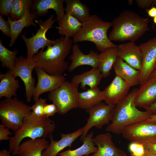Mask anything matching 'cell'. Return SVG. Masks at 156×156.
I'll list each match as a JSON object with an SVG mask.
<instances>
[{
    "label": "cell",
    "mask_w": 156,
    "mask_h": 156,
    "mask_svg": "<svg viewBox=\"0 0 156 156\" xmlns=\"http://www.w3.org/2000/svg\"><path fill=\"white\" fill-rule=\"evenodd\" d=\"M92 140L98 150L92 156H127L125 152L116 146L109 132L99 134Z\"/></svg>",
    "instance_id": "ac0fdd59"
},
{
    "label": "cell",
    "mask_w": 156,
    "mask_h": 156,
    "mask_svg": "<svg viewBox=\"0 0 156 156\" xmlns=\"http://www.w3.org/2000/svg\"><path fill=\"white\" fill-rule=\"evenodd\" d=\"M73 43L70 38L62 36L55 43L47 47L45 51L40 50L34 55L37 67L51 75H62L68 67L64 60L70 52Z\"/></svg>",
    "instance_id": "3957f363"
},
{
    "label": "cell",
    "mask_w": 156,
    "mask_h": 156,
    "mask_svg": "<svg viewBox=\"0 0 156 156\" xmlns=\"http://www.w3.org/2000/svg\"><path fill=\"white\" fill-rule=\"evenodd\" d=\"M31 106L16 97L1 100L0 119L2 124L15 132L21 127L24 119L31 113Z\"/></svg>",
    "instance_id": "8992f818"
},
{
    "label": "cell",
    "mask_w": 156,
    "mask_h": 156,
    "mask_svg": "<svg viewBox=\"0 0 156 156\" xmlns=\"http://www.w3.org/2000/svg\"><path fill=\"white\" fill-rule=\"evenodd\" d=\"M54 14H51L44 21L41 20L35 22L39 25L40 28L37 30L36 34L32 37L27 38L25 34L21 35L20 36L26 44L27 49V57L29 59L31 58L37 54L38 51L41 49L43 50L45 47L55 43L57 39L51 40L48 39L46 37V33L48 30L53 27L56 19H54Z\"/></svg>",
    "instance_id": "ba28073f"
},
{
    "label": "cell",
    "mask_w": 156,
    "mask_h": 156,
    "mask_svg": "<svg viewBox=\"0 0 156 156\" xmlns=\"http://www.w3.org/2000/svg\"><path fill=\"white\" fill-rule=\"evenodd\" d=\"M64 0H33L31 9L35 14V19L46 15L49 9H53L56 15V20L58 21L65 14L63 3Z\"/></svg>",
    "instance_id": "d6986e66"
},
{
    "label": "cell",
    "mask_w": 156,
    "mask_h": 156,
    "mask_svg": "<svg viewBox=\"0 0 156 156\" xmlns=\"http://www.w3.org/2000/svg\"><path fill=\"white\" fill-rule=\"evenodd\" d=\"M113 68L116 75L121 77L131 86L140 84V70L133 68L118 57Z\"/></svg>",
    "instance_id": "44dd1931"
},
{
    "label": "cell",
    "mask_w": 156,
    "mask_h": 156,
    "mask_svg": "<svg viewBox=\"0 0 156 156\" xmlns=\"http://www.w3.org/2000/svg\"><path fill=\"white\" fill-rule=\"evenodd\" d=\"M121 134L131 142L144 144L156 143V122L149 118L133 124L124 128Z\"/></svg>",
    "instance_id": "9c48e42d"
},
{
    "label": "cell",
    "mask_w": 156,
    "mask_h": 156,
    "mask_svg": "<svg viewBox=\"0 0 156 156\" xmlns=\"http://www.w3.org/2000/svg\"><path fill=\"white\" fill-rule=\"evenodd\" d=\"M131 86L116 75L111 83L102 91L103 99L106 104L115 105L128 94Z\"/></svg>",
    "instance_id": "5bb4252c"
},
{
    "label": "cell",
    "mask_w": 156,
    "mask_h": 156,
    "mask_svg": "<svg viewBox=\"0 0 156 156\" xmlns=\"http://www.w3.org/2000/svg\"><path fill=\"white\" fill-rule=\"evenodd\" d=\"M118 56L134 68L140 70L142 64V54L139 47L131 42L118 45Z\"/></svg>",
    "instance_id": "9a60e30c"
},
{
    "label": "cell",
    "mask_w": 156,
    "mask_h": 156,
    "mask_svg": "<svg viewBox=\"0 0 156 156\" xmlns=\"http://www.w3.org/2000/svg\"><path fill=\"white\" fill-rule=\"evenodd\" d=\"M5 126L3 125L0 124V141L2 140H10V138L9 135H12V133L10 131L9 129Z\"/></svg>",
    "instance_id": "74e56055"
},
{
    "label": "cell",
    "mask_w": 156,
    "mask_h": 156,
    "mask_svg": "<svg viewBox=\"0 0 156 156\" xmlns=\"http://www.w3.org/2000/svg\"><path fill=\"white\" fill-rule=\"evenodd\" d=\"M48 141L45 138L29 139L19 145L18 155L19 156H43V151L49 145Z\"/></svg>",
    "instance_id": "7402d4cb"
},
{
    "label": "cell",
    "mask_w": 156,
    "mask_h": 156,
    "mask_svg": "<svg viewBox=\"0 0 156 156\" xmlns=\"http://www.w3.org/2000/svg\"><path fill=\"white\" fill-rule=\"evenodd\" d=\"M103 77L98 68L94 67L88 71L75 75L71 79L70 82L78 86L80 83V88L83 90L86 89L87 86L90 89H94L98 87Z\"/></svg>",
    "instance_id": "cb8c5ba5"
},
{
    "label": "cell",
    "mask_w": 156,
    "mask_h": 156,
    "mask_svg": "<svg viewBox=\"0 0 156 156\" xmlns=\"http://www.w3.org/2000/svg\"><path fill=\"white\" fill-rule=\"evenodd\" d=\"M112 26L111 22L103 21L97 15L92 14L82 23L79 31L74 37L73 42H92L101 52L111 48L117 47L109 39L107 32Z\"/></svg>",
    "instance_id": "5b68a950"
},
{
    "label": "cell",
    "mask_w": 156,
    "mask_h": 156,
    "mask_svg": "<svg viewBox=\"0 0 156 156\" xmlns=\"http://www.w3.org/2000/svg\"><path fill=\"white\" fill-rule=\"evenodd\" d=\"M14 75L9 70L5 74L0 73V98L4 97L12 98L17 96L18 89L20 87L19 81L15 79Z\"/></svg>",
    "instance_id": "484cf974"
},
{
    "label": "cell",
    "mask_w": 156,
    "mask_h": 156,
    "mask_svg": "<svg viewBox=\"0 0 156 156\" xmlns=\"http://www.w3.org/2000/svg\"><path fill=\"white\" fill-rule=\"evenodd\" d=\"M13 0H0V14L6 16L8 17L10 16L12 8Z\"/></svg>",
    "instance_id": "e575fe53"
},
{
    "label": "cell",
    "mask_w": 156,
    "mask_h": 156,
    "mask_svg": "<svg viewBox=\"0 0 156 156\" xmlns=\"http://www.w3.org/2000/svg\"><path fill=\"white\" fill-rule=\"evenodd\" d=\"M149 119L151 120L156 122V114H151Z\"/></svg>",
    "instance_id": "ee69618b"
},
{
    "label": "cell",
    "mask_w": 156,
    "mask_h": 156,
    "mask_svg": "<svg viewBox=\"0 0 156 156\" xmlns=\"http://www.w3.org/2000/svg\"><path fill=\"white\" fill-rule=\"evenodd\" d=\"M149 18L132 10L122 11L111 22L112 29L108 35L111 41L134 42L149 30Z\"/></svg>",
    "instance_id": "6da1fadb"
},
{
    "label": "cell",
    "mask_w": 156,
    "mask_h": 156,
    "mask_svg": "<svg viewBox=\"0 0 156 156\" xmlns=\"http://www.w3.org/2000/svg\"><path fill=\"white\" fill-rule=\"evenodd\" d=\"M133 0H129L128 1V3H129V5H132L133 3Z\"/></svg>",
    "instance_id": "7dc6e473"
},
{
    "label": "cell",
    "mask_w": 156,
    "mask_h": 156,
    "mask_svg": "<svg viewBox=\"0 0 156 156\" xmlns=\"http://www.w3.org/2000/svg\"><path fill=\"white\" fill-rule=\"evenodd\" d=\"M136 107L147 108L156 101V78L150 77L143 83L136 92L135 97Z\"/></svg>",
    "instance_id": "2e32d148"
},
{
    "label": "cell",
    "mask_w": 156,
    "mask_h": 156,
    "mask_svg": "<svg viewBox=\"0 0 156 156\" xmlns=\"http://www.w3.org/2000/svg\"><path fill=\"white\" fill-rule=\"evenodd\" d=\"M17 53L16 50L11 51L6 48L0 40V60L3 67L7 68L10 71L13 70L15 67Z\"/></svg>",
    "instance_id": "4dcf8cb0"
},
{
    "label": "cell",
    "mask_w": 156,
    "mask_h": 156,
    "mask_svg": "<svg viewBox=\"0 0 156 156\" xmlns=\"http://www.w3.org/2000/svg\"><path fill=\"white\" fill-rule=\"evenodd\" d=\"M138 89H133L115 105L111 122L105 129L107 132L120 134L125 127L149 118L150 114L139 110L135 104V97Z\"/></svg>",
    "instance_id": "7a4b0ae2"
},
{
    "label": "cell",
    "mask_w": 156,
    "mask_h": 156,
    "mask_svg": "<svg viewBox=\"0 0 156 156\" xmlns=\"http://www.w3.org/2000/svg\"><path fill=\"white\" fill-rule=\"evenodd\" d=\"M153 0H136L137 5L141 8H146L149 7L152 4Z\"/></svg>",
    "instance_id": "ab89813d"
},
{
    "label": "cell",
    "mask_w": 156,
    "mask_h": 156,
    "mask_svg": "<svg viewBox=\"0 0 156 156\" xmlns=\"http://www.w3.org/2000/svg\"><path fill=\"white\" fill-rule=\"evenodd\" d=\"M57 29L58 33L66 38L74 37L80 30L82 23L72 15L66 14L63 18L58 21Z\"/></svg>",
    "instance_id": "d4e9b609"
},
{
    "label": "cell",
    "mask_w": 156,
    "mask_h": 156,
    "mask_svg": "<svg viewBox=\"0 0 156 156\" xmlns=\"http://www.w3.org/2000/svg\"><path fill=\"white\" fill-rule=\"evenodd\" d=\"M47 104L46 99L39 98L35 102V103L31 106L32 110L31 114L34 116L41 117L43 116L44 109V106Z\"/></svg>",
    "instance_id": "d6a6232c"
},
{
    "label": "cell",
    "mask_w": 156,
    "mask_h": 156,
    "mask_svg": "<svg viewBox=\"0 0 156 156\" xmlns=\"http://www.w3.org/2000/svg\"><path fill=\"white\" fill-rule=\"evenodd\" d=\"M148 15L151 17L154 18L156 16V7L153 6L147 11Z\"/></svg>",
    "instance_id": "b9f144b4"
},
{
    "label": "cell",
    "mask_w": 156,
    "mask_h": 156,
    "mask_svg": "<svg viewBox=\"0 0 156 156\" xmlns=\"http://www.w3.org/2000/svg\"><path fill=\"white\" fill-rule=\"evenodd\" d=\"M129 148L132 156H144L145 151L143 144L136 142H131Z\"/></svg>",
    "instance_id": "836d02e7"
},
{
    "label": "cell",
    "mask_w": 156,
    "mask_h": 156,
    "mask_svg": "<svg viewBox=\"0 0 156 156\" xmlns=\"http://www.w3.org/2000/svg\"><path fill=\"white\" fill-rule=\"evenodd\" d=\"M103 100L102 91L98 87L88 89L79 94L78 108L88 109L101 102Z\"/></svg>",
    "instance_id": "83f0119b"
},
{
    "label": "cell",
    "mask_w": 156,
    "mask_h": 156,
    "mask_svg": "<svg viewBox=\"0 0 156 156\" xmlns=\"http://www.w3.org/2000/svg\"><path fill=\"white\" fill-rule=\"evenodd\" d=\"M130 156H132L130 155ZM144 156H156V155H153L152 154H149L148 153H145V155H144Z\"/></svg>",
    "instance_id": "bcb514c9"
},
{
    "label": "cell",
    "mask_w": 156,
    "mask_h": 156,
    "mask_svg": "<svg viewBox=\"0 0 156 156\" xmlns=\"http://www.w3.org/2000/svg\"><path fill=\"white\" fill-rule=\"evenodd\" d=\"M3 16L0 14V29L3 34L10 38L11 30L10 24L8 21L4 20Z\"/></svg>",
    "instance_id": "d590c367"
},
{
    "label": "cell",
    "mask_w": 156,
    "mask_h": 156,
    "mask_svg": "<svg viewBox=\"0 0 156 156\" xmlns=\"http://www.w3.org/2000/svg\"><path fill=\"white\" fill-rule=\"evenodd\" d=\"M35 14L34 12L31 13V10L26 12L20 19L12 20L10 16L8 17L7 21L10 24L11 30L10 42L9 47H12L22 30L25 27L33 25L36 26L34 21Z\"/></svg>",
    "instance_id": "603a6c76"
},
{
    "label": "cell",
    "mask_w": 156,
    "mask_h": 156,
    "mask_svg": "<svg viewBox=\"0 0 156 156\" xmlns=\"http://www.w3.org/2000/svg\"><path fill=\"white\" fill-rule=\"evenodd\" d=\"M11 151L6 149H4L0 151V156H11Z\"/></svg>",
    "instance_id": "7bdbcfd3"
},
{
    "label": "cell",
    "mask_w": 156,
    "mask_h": 156,
    "mask_svg": "<svg viewBox=\"0 0 156 156\" xmlns=\"http://www.w3.org/2000/svg\"><path fill=\"white\" fill-rule=\"evenodd\" d=\"M37 67L34 55L31 59L22 56L17 57L14 69L10 71L16 78L19 77L24 83L25 89L26 101L30 102L35 88V81L32 76L33 70Z\"/></svg>",
    "instance_id": "30bf717a"
},
{
    "label": "cell",
    "mask_w": 156,
    "mask_h": 156,
    "mask_svg": "<svg viewBox=\"0 0 156 156\" xmlns=\"http://www.w3.org/2000/svg\"><path fill=\"white\" fill-rule=\"evenodd\" d=\"M66 3L64 11L66 14H70L79 22L83 23L90 16L87 6L79 0H64Z\"/></svg>",
    "instance_id": "f1b7e54d"
},
{
    "label": "cell",
    "mask_w": 156,
    "mask_h": 156,
    "mask_svg": "<svg viewBox=\"0 0 156 156\" xmlns=\"http://www.w3.org/2000/svg\"><path fill=\"white\" fill-rule=\"evenodd\" d=\"M156 69V65H155V69Z\"/></svg>",
    "instance_id": "816d5d0a"
},
{
    "label": "cell",
    "mask_w": 156,
    "mask_h": 156,
    "mask_svg": "<svg viewBox=\"0 0 156 156\" xmlns=\"http://www.w3.org/2000/svg\"><path fill=\"white\" fill-rule=\"evenodd\" d=\"M72 49V53L70 57L72 62L68 68V71L71 72L77 67L84 65L90 66L92 68L98 67L99 58L97 53L91 50L88 54H85L77 44L73 45Z\"/></svg>",
    "instance_id": "e0dca14e"
},
{
    "label": "cell",
    "mask_w": 156,
    "mask_h": 156,
    "mask_svg": "<svg viewBox=\"0 0 156 156\" xmlns=\"http://www.w3.org/2000/svg\"><path fill=\"white\" fill-rule=\"evenodd\" d=\"M83 156H90L89 155V154H88V155H84Z\"/></svg>",
    "instance_id": "f907efd6"
},
{
    "label": "cell",
    "mask_w": 156,
    "mask_h": 156,
    "mask_svg": "<svg viewBox=\"0 0 156 156\" xmlns=\"http://www.w3.org/2000/svg\"><path fill=\"white\" fill-rule=\"evenodd\" d=\"M23 122L21 127L14 133V135L9 141V150L13 155H18L19 146L24 139L45 138L52 133L55 128V123L49 118L34 116L31 112L24 119Z\"/></svg>",
    "instance_id": "277c9868"
},
{
    "label": "cell",
    "mask_w": 156,
    "mask_h": 156,
    "mask_svg": "<svg viewBox=\"0 0 156 156\" xmlns=\"http://www.w3.org/2000/svg\"><path fill=\"white\" fill-rule=\"evenodd\" d=\"M145 109L146 111L149 112L151 114H156V101Z\"/></svg>",
    "instance_id": "60d3db41"
},
{
    "label": "cell",
    "mask_w": 156,
    "mask_h": 156,
    "mask_svg": "<svg viewBox=\"0 0 156 156\" xmlns=\"http://www.w3.org/2000/svg\"><path fill=\"white\" fill-rule=\"evenodd\" d=\"M152 4L156 7V0H153Z\"/></svg>",
    "instance_id": "c3c4849f"
},
{
    "label": "cell",
    "mask_w": 156,
    "mask_h": 156,
    "mask_svg": "<svg viewBox=\"0 0 156 156\" xmlns=\"http://www.w3.org/2000/svg\"><path fill=\"white\" fill-rule=\"evenodd\" d=\"M150 77L156 78V69H155L152 73Z\"/></svg>",
    "instance_id": "f6af8a7d"
},
{
    "label": "cell",
    "mask_w": 156,
    "mask_h": 156,
    "mask_svg": "<svg viewBox=\"0 0 156 156\" xmlns=\"http://www.w3.org/2000/svg\"><path fill=\"white\" fill-rule=\"evenodd\" d=\"M83 128L70 133H60L61 139L58 141L54 140L52 133L49 137L50 143L48 147L42 152L43 156H56L59 152L67 147H70L73 142L82 133Z\"/></svg>",
    "instance_id": "ffe728a7"
},
{
    "label": "cell",
    "mask_w": 156,
    "mask_h": 156,
    "mask_svg": "<svg viewBox=\"0 0 156 156\" xmlns=\"http://www.w3.org/2000/svg\"><path fill=\"white\" fill-rule=\"evenodd\" d=\"M142 56L140 84L146 81L155 69L156 64V36L139 46Z\"/></svg>",
    "instance_id": "4fadbf2b"
},
{
    "label": "cell",
    "mask_w": 156,
    "mask_h": 156,
    "mask_svg": "<svg viewBox=\"0 0 156 156\" xmlns=\"http://www.w3.org/2000/svg\"><path fill=\"white\" fill-rule=\"evenodd\" d=\"M153 21L154 23L156 25V16L153 18Z\"/></svg>",
    "instance_id": "681fc988"
},
{
    "label": "cell",
    "mask_w": 156,
    "mask_h": 156,
    "mask_svg": "<svg viewBox=\"0 0 156 156\" xmlns=\"http://www.w3.org/2000/svg\"><path fill=\"white\" fill-rule=\"evenodd\" d=\"M57 113V108L56 105L53 103L51 104H46L44 109L43 115L47 118L53 116Z\"/></svg>",
    "instance_id": "8d00e7d4"
},
{
    "label": "cell",
    "mask_w": 156,
    "mask_h": 156,
    "mask_svg": "<svg viewBox=\"0 0 156 156\" xmlns=\"http://www.w3.org/2000/svg\"><path fill=\"white\" fill-rule=\"evenodd\" d=\"M35 70L38 77L37 84L33 96L35 102L39 99L40 95L44 92L55 90L65 81V78L62 75H53L49 74L38 67L35 68Z\"/></svg>",
    "instance_id": "7c38bea8"
},
{
    "label": "cell",
    "mask_w": 156,
    "mask_h": 156,
    "mask_svg": "<svg viewBox=\"0 0 156 156\" xmlns=\"http://www.w3.org/2000/svg\"><path fill=\"white\" fill-rule=\"evenodd\" d=\"M115 106L101 102L86 110L90 116L87 120V123L83 127L82 133L80 138L81 141L83 140L88 134L89 131L94 126L99 129L109 123L112 120Z\"/></svg>",
    "instance_id": "8fae6325"
},
{
    "label": "cell",
    "mask_w": 156,
    "mask_h": 156,
    "mask_svg": "<svg viewBox=\"0 0 156 156\" xmlns=\"http://www.w3.org/2000/svg\"><path fill=\"white\" fill-rule=\"evenodd\" d=\"M117 47L109 48L99 54L98 68L103 77L106 78L110 74L111 70L118 57Z\"/></svg>",
    "instance_id": "4316f807"
},
{
    "label": "cell",
    "mask_w": 156,
    "mask_h": 156,
    "mask_svg": "<svg viewBox=\"0 0 156 156\" xmlns=\"http://www.w3.org/2000/svg\"><path fill=\"white\" fill-rule=\"evenodd\" d=\"M93 132H90L82 141L83 144L80 147L75 150H68L57 155L58 156H83L96 152L98 147L95 146L93 141Z\"/></svg>",
    "instance_id": "f546056e"
},
{
    "label": "cell",
    "mask_w": 156,
    "mask_h": 156,
    "mask_svg": "<svg viewBox=\"0 0 156 156\" xmlns=\"http://www.w3.org/2000/svg\"><path fill=\"white\" fill-rule=\"evenodd\" d=\"M33 0H14L10 17L13 20L21 18L27 11L31 10Z\"/></svg>",
    "instance_id": "1f68e13d"
},
{
    "label": "cell",
    "mask_w": 156,
    "mask_h": 156,
    "mask_svg": "<svg viewBox=\"0 0 156 156\" xmlns=\"http://www.w3.org/2000/svg\"><path fill=\"white\" fill-rule=\"evenodd\" d=\"M78 86L65 81L58 88L49 92L48 99L56 105L57 113L63 115L78 107Z\"/></svg>",
    "instance_id": "52a82bcc"
},
{
    "label": "cell",
    "mask_w": 156,
    "mask_h": 156,
    "mask_svg": "<svg viewBox=\"0 0 156 156\" xmlns=\"http://www.w3.org/2000/svg\"><path fill=\"white\" fill-rule=\"evenodd\" d=\"M144 145L146 153L156 155V143Z\"/></svg>",
    "instance_id": "f35d334b"
}]
</instances>
